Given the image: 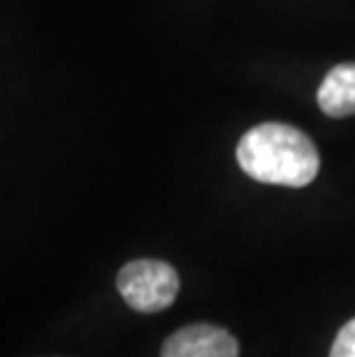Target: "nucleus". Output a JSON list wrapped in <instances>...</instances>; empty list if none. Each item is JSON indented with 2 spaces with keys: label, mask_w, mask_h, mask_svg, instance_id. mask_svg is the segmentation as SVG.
<instances>
[{
  "label": "nucleus",
  "mask_w": 355,
  "mask_h": 357,
  "mask_svg": "<svg viewBox=\"0 0 355 357\" xmlns=\"http://www.w3.org/2000/svg\"><path fill=\"white\" fill-rule=\"evenodd\" d=\"M236 157L240 169L263 185L307 187L321 169L314 141L284 123H263L245 132Z\"/></svg>",
  "instance_id": "obj_1"
},
{
  "label": "nucleus",
  "mask_w": 355,
  "mask_h": 357,
  "mask_svg": "<svg viewBox=\"0 0 355 357\" xmlns=\"http://www.w3.org/2000/svg\"><path fill=\"white\" fill-rule=\"evenodd\" d=\"M118 293L127 305L141 314H157L169 309L178 298L180 279L173 265L157 258L130 261L118 272Z\"/></svg>",
  "instance_id": "obj_2"
},
{
  "label": "nucleus",
  "mask_w": 355,
  "mask_h": 357,
  "mask_svg": "<svg viewBox=\"0 0 355 357\" xmlns=\"http://www.w3.org/2000/svg\"><path fill=\"white\" fill-rule=\"evenodd\" d=\"M236 337L217 325L196 323L173 332L162 346V357H238Z\"/></svg>",
  "instance_id": "obj_3"
},
{
  "label": "nucleus",
  "mask_w": 355,
  "mask_h": 357,
  "mask_svg": "<svg viewBox=\"0 0 355 357\" xmlns=\"http://www.w3.org/2000/svg\"><path fill=\"white\" fill-rule=\"evenodd\" d=\"M319 106L330 118H349L355 113V63L332 67L319 88Z\"/></svg>",
  "instance_id": "obj_4"
},
{
  "label": "nucleus",
  "mask_w": 355,
  "mask_h": 357,
  "mask_svg": "<svg viewBox=\"0 0 355 357\" xmlns=\"http://www.w3.org/2000/svg\"><path fill=\"white\" fill-rule=\"evenodd\" d=\"M330 357H355V318L337 332Z\"/></svg>",
  "instance_id": "obj_5"
}]
</instances>
